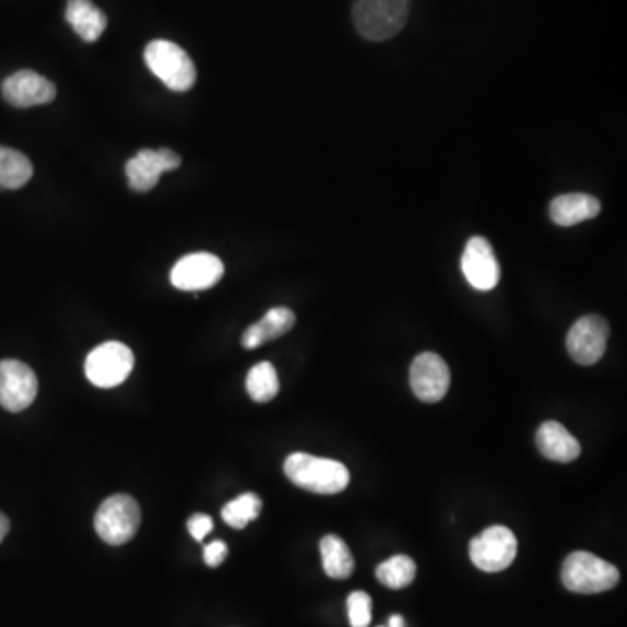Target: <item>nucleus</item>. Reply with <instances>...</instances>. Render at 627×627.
<instances>
[{
  "label": "nucleus",
  "mask_w": 627,
  "mask_h": 627,
  "mask_svg": "<svg viewBox=\"0 0 627 627\" xmlns=\"http://www.w3.org/2000/svg\"><path fill=\"white\" fill-rule=\"evenodd\" d=\"M295 322H297V318H295V312L292 309H288V307H274L260 321L251 324L242 333V347L251 351V348H258L260 345L267 344V342L281 339L295 327Z\"/></svg>",
  "instance_id": "obj_17"
},
{
  "label": "nucleus",
  "mask_w": 627,
  "mask_h": 627,
  "mask_svg": "<svg viewBox=\"0 0 627 627\" xmlns=\"http://www.w3.org/2000/svg\"><path fill=\"white\" fill-rule=\"evenodd\" d=\"M518 555V541L514 533L506 527L495 524L483 530L469 544V556L474 567L486 573H497L511 567Z\"/></svg>",
  "instance_id": "obj_7"
},
{
  "label": "nucleus",
  "mask_w": 627,
  "mask_h": 627,
  "mask_svg": "<svg viewBox=\"0 0 627 627\" xmlns=\"http://www.w3.org/2000/svg\"><path fill=\"white\" fill-rule=\"evenodd\" d=\"M145 63L164 86L178 93L189 91L198 79L189 55L171 40H152L145 49Z\"/></svg>",
  "instance_id": "obj_4"
},
{
  "label": "nucleus",
  "mask_w": 627,
  "mask_h": 627,
  "mask_svg": "<svg viewBox=\"0 0 627 627\" xmlns=\"http://www.w3.org/2000/svg\"><path fill=\"white\" fill-rule=\"evenodd\" d=\"M228 555V547L224 541H213L204 547V564L208 567L216 568L224 564Z\"/></svg>",
  "instance_id": "obj_26"
},
{
  "label": "nucleus",
  "mask_w": 627,
  "mask_h": 627,
  "mask_svg": "<svg viewBox=\"0 0 627 627\" xmlns=\"http://www.w3.org/2000/svg\"><path fill=\"white\" fill-rule=\"evenodd\" d=\"M34 166L20 151L0 145V187L8 190L22 189L32 180Z\"/></svg>",
  "instance_id": "obj_20"
},
{
  "label": "nucleus",
  "mask_w": 627,
  "mask_h": 627,
  "mask_svg": "<svg viewBox=\"0 0 627 627\" xmlns=\"http://www.w3.org/2000/svg\"><path fill=\"white\" fill-rule=\"evenodd\" d=\"M39 380L34 370L17 359L0 362V406L8 412H23L35 401Z\"/></svg>",
  "instance_id": "obj_9"
},
{
  "label": "nucleus",
  "mask_w": 627,
  "mask_h": 627,
  "mask_svg": "<svg viewBox=\"0 0 627 627\" xmlns=\"http://www.w3.org/2000/svg\"><path fill=\"white\" fill-rule=\"evenodd\" d=\"M319 549H321L322 568L328 577L344 580L353 576L356 564H354L353 553L342 539L330 533L327 537H322Z\"/></svg>",
  "instance_id": "obj_19"
},
{
  "label": "nucleus",
  "mask_w": 627,
  "mask_h": 627,
  "mask_svg": "<svg viewBox=\"0 0 627 627\" xmlns=\"http://www.w3.org/2000/svg\"><path fill=\"white\" fill-rule=\"evenodd\" d=\"M142 523V511L129 495H114L98 507L95 530L110 546H122L134 537Z\"/></svg>",
  "instance_id": "obj_5"
},
{
  "label": "nucleus",
  "mask_w": 627,
  "mask_h": 627,
  "mask_svg": "<svg viewBox=\"0 0 627 627\" xmlns=\"http://www.w3.org/2000/svg\"><path fill=\"white\" fill-rule=\"evenodd\" d=\"M417 576V565L410 556L398 555L377 567V579L389 589L409 588Z\"/></svg>",
  "instance_id": "obj_22"
},
{
  "label": "nucleus",
  "mask_w": 627,
  "mask_h": 627,
  "mask_svg": "<svg viewBox=\"0 0 627 627\" xmlns=\"http://www.w3.org/2000/svg\"><path fill=\"white\" fill-rule=\"evenodd\" d=\"M450 368L438 354H418L410 366V386L424 403L441 401L450 389Z\"/></svg>",
  "instance_id": "obj_10"
},
{
  "label": "nucleus",
  "mask_w": 627,
  "mask_h": 627,
  "mask_svg": "<svg viewBox=\"0 0 627 627\" xmlns=\"http://www.w3.org/2000/svg\"><path fill=\"white\" fill-rule=\"evenodd\" d=\"M284 474L298 488L319 495L340 494L351 482V473L342 462L309 453H292L284 460Z\"/></svg>",
  "instance_id": "obj_1"
},
{
  "label": "nucleus",
  "mask_w": 627,
  "mask_h": 627,
  "mask_svg": "<svg viewBox=\"0 0 627 627\" xmlns=\"http://www.w3.org/2000/svg\"><path fill=\"white\" fill-rule=\"evenodd\" d=\"M187 527H189L190 535H192L196 541L202 542L210 535L215 523H213V520H211L208 514H193L189 523H187Z\"/></svg>",
  "instance_id": "obj_25"
},
{
  "label": "nucleus",
  "mask_w": 627,
  "mask_h": 627,
  "mask_svg": "<svg viewBox=\"0 0 627 627\" xmlns=\"http://www.w3.org/2000/svg\"><path fill=\"white\" fill-rule=\"evenodd\" d=\"M64 17L84 43H96L107 28V16L91 0H69Z\"/></svg>",
  "instance_id": "obj_18"
},
{
  "label": "nucleus",
  "mask_w": 627,
  "mask_h": 627,
  "mask_svg": "<svg viewBox=\"0 0 627 627\" xmlns=\"http://www.w3.org/2000/svg\"><path fill=\"white\" fill-rule=\"evenodd\" d=\"M535 441L542 456L555 462H561V464L579 459L580 451H582L580 442L556 421L544 422L539 427Z\"/></svg>",
  "instance_id": "obj_15"
},
{
  "label": "nucleus",
  "mask_w": 627,
  "mask_h": 627,
  "mask_svg": "<svg viewBox=\"0 0 627 627\" xmlns=\"http://www.w3.org/2000/svg\"><path fill=\"white\" fill-rule=\"evenodd\" d=\"M412 0H354L356 31L371 43L392 39L409 22Z\"/></svg>",
  "instance_id": "obj_2"
},
{
  "label": "nucleus",
  "mask_w": 627,
  "mask_h": 627,
  "mask_svg": "<svg viewBox=\"0 0 627 627\" xmlns=\"http://www.w3.org/2000/svg\"><path fill=\"white\" fill-rule=\"evenodd\" d=\"M460 265L465 280L477 292H492L497 288L500 281V265L494 248L485 237L474 236L469 239Z\"/></svg>",
  "instance_id": "obj_13"
},
{
  "label": "nucleus",
  "mask_w": 627,
  "mask_h": 627,
  "mask_svg": "<svg viewBox=\"0 0 627 627\" xmlns=\"http://www.w3.org/2000/svg\"><path fill=\"white\" fill-rule=\"evenodd\" d=\"M134 356L128 345L121 342H105L93 348L86 357L87 380L99 389L121 386L133 371Z\"/></svg>",
  "instance_id": "obj_6"
},
{
  "label": "nucleus",
  "mask_w": 627,
  "mask_h": 627,
  "mask_svg": "<svg viewBox=\"0 0 627 627\" xmlns=\"http://www.w3.org/2000/svg\"><path fill=\"white\" fill-rule=\"evenodd\" d=\"M619 570L614 565L585 551L568 555L561 568V582L571 593H605L619 584Z\"/></svg>",
  "instance_id": "obj_3"
},
{
  "label": "nucleus",
  "mask_w": 627,
  "mask_h": 627,
  "mask_svg": "<svg viewBox=\"0 0 627 627\" xmlns=\"http://www.w3.org/2000/svg\"><path fill=\"white\" fill-rule=\"evenodd\" d=\"M9 529H11V523H9L8 516L0 512V542L4 541L5 535L9 533Z\"/></svg>",
  "instance_id": "obj_27"
},
{
  "label": "nucleus",
  "mask_w": 627,
  "mask_h": 627,
  "mask_svg": "<svg viewBox=\"0 0 627 627\" xmlns=\"http://www.w3.org/2000/svg\"><path fill=\"white\" fill-rule=\"evenodd\" d=\"M246 391L255 403H269L280 392V377L272 363L262 362L246 377Z\"/></svg>",
  "instance_id": "obj_21"
},
{
  "label": "nucleus",
  "mask_w": 627,
  "mask_h": 627,
  "mask_svg": "<svg viewBox=\"0 0 627 627\" xmlns=\"http://www.w3.org/2000/svg\"><path fill=\"white\" fill-rule=\"evenodd\" d=\"M387 626L389 627H406V623H404L403 617H401V615H391V619H389V624H387Z\"/></svg>",
  "instance_id": "obj_28"
},
{
  "label": "nucleus",
  "mask_w": 627,
  "mask_h": 627,
  "mask_svg": "<svg viewBox=\"0 0 627 627\" xmlns=\"http://www.w3.org/2000/svg\"><path fill=\"white\" fill-rule=\"evenodd\" d=\"M224 272V263L216 255L192 253L175 263L169 280L181 292H202L213 288Z\"/></svg>",
  "instance_id": "obj_11"
},
{
  "label": "nucleus",
  "mask_w": 627,
  "mask_h": 627,
  "mask_svg": "<svg viewBox=\"0 0 627 627\" xmlns=\"http://www.w3.org/2000/svg\"><path fill=\"white\" fill-rule=\"evenodd\" d=\"M602 204L589 193H564L551 202L549 216L559 227H573L585 220L596 218Z\"/></svg>",
  "instance_id": "obj_16"
},
{
  "label": "nucleus",
  "mask_w": 627,
  "mask_h": 627,
  "mask_svg": "<svg viewBox=\"0 0 627 627\" xmlns=\"http://www.w3.org/2000/svg\"><path fill=\"white\" fill-rule=\"evenodd\" d=\"M608 335L611 327L602 316L589 314L584 318L577 319L568 331V354L577 365H596L605 354Z\"/></svg>",
  "instance_id": "obj_8"
},
{
  "label": "nucleus",
  "mask_w": 627,
  "mask_h": 627,
  "mask_svg": "<svg viewBox=\"0 0 627 627\" xmlns=\"http://www.w3.org/2000/svg\"><path fill=\"white\" fill-rule=\"evenodd\" d=\"M2 96L13 107L31 108L51 104L57 98V87L39 73L20 70L2 82Z\"/></svg>",
  "instance_id": "obj_14"
},
{
  "label": "nucleus",
  "mask_w": 627,
  "mask_h": 627,
  "mask_svg": "<svg viewBox=\"0 0 627 627\" xmlns=\"http://www.w3.org/2000/svg\"><path fill=\"white\" fill-rule=\"evenodd\" d=\"M380 627H382V626H380ZM386 627H389V626H386Z\"/></svg>",
  "instance_id": "obj_29"
},
{
  "label": "nucleus",
  "mask_w": 627,
  "mask_h": 627,
  "mask_svg": "<svg viewBox=\"0 0 627 627\" xmlns=\"http://www.w3.org/2000/svg\"><path fill=\"white\" fill-rule=\"evenodd\" d=\"M348 623L351 627H370L371 598L365 591H354L347 598Z\"/></svg>",
  "instance_id": "obj_24"
},
{
  "label": "nucleus",
  "mask_w": 627,
  "mask_h": 627,
  "mask_svg": "<svg viewBox=\"0 0 627 627\" xmlns=\"http://www.w3.org/2000/svg\"><path fill=\"white\" fill-rule=\"evenodd\" d=\"M181 157L177 152L169 149H159V151L138 152L133 159L126 164V177L128 184L134 192H149L159 184L163 173L175 171L180 168Z\"/></svg>",
  "instance_id": "obj_12"
},
{
  "label": "nucleus",
  "mask_w": 627,
  "mask_h": 627,
  "mask_svg": "<svg viewBox=\"0 0 627 627\" xmlns=\"http://www.w3.org/2000/svg\"><path fill=\"white\" fill-rule=\"evenodd\" d=\"M260 512H262V499L257 494L248 492V494L239 495L237 499L225 504L224 509H222V518L228 527L242 530L251 521L258 520Z\"/></svg>",
  "instance_id": "obj_23"
}]
</instances>
